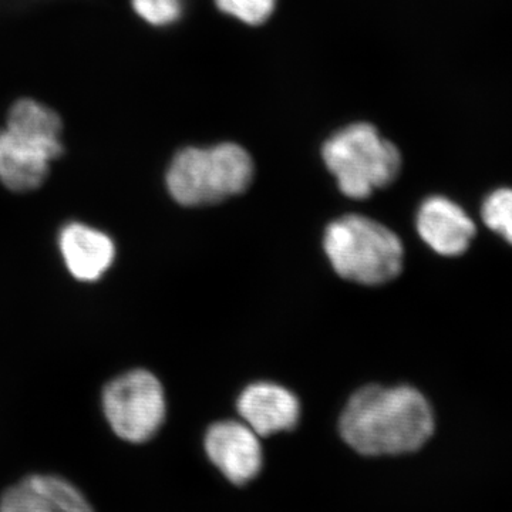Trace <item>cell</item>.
Here are the masks:
<instances>
[{
  "instance_id": "obj_3",
  "label": "cell",
  "mask_w": 512,
  "mask_h": 512,
  "mask_svg": "<svg viewBox=\"0 0 512 512\" xmlns=\"http://www.w3.org/2000/svg\"><path fill=\"white\" fill-rule=\"evenodd\" d=\"M254 161L244 148L224 143L210 148H185L167 171L171 197L185 207L218 204L247 191Z\"/></svg>"
},
{
  "instance_id": "obj_4",
  "label": "cell",
  "mask_w": 512,
  "mask_h": 512,
  "mask_svg": "<svg viewBox=\"0 0 512 512\" xmlns=\"http://www.w3.org/2000/svg\"><path fill=\"white\" fill-rule=\"evenodd\" d=\"M322 157L338 180L339 190L353 200H365L387 187L400 173L402 157L372 124L343 128L326 141Z\"/></svg>"
},
{
  "instance_id": "obj_13",
  "label": "cell",
  "mask_w": 512,
  "mask_h": 512,
  "mask_svg": "<svg viewBox=\"0 0 512 512\" xmlns=\"http://www.w3.org/2000/svg\"><path fill=\"white\" fill-rule=\"evenodd\" d=\"M218 9L247 25H262L274 13L276 0H215Z\"/></svg>"
},
{
  "instance_id": "obj_1",
  "label": "cell",
  "mask_w": 512,
  "mask_h": 512,
  "mask_svg": "<svg viewBox=\"0 0 512 512\" xmlns=\"http://www.w3.org/2000/svg\"><path fill=\"white\" fill-rule=\"evenodd\" d=\"M434 431L426 397L410 386H366L340 416L343 440L363 456H396L419 450Z\"/></svg>"
},
{
  "instance_id": "obj_9",
  "label": "cell",
  "mask_w": 512,
  "mask_h": 512,
  "mask_svg": "<svg viewBox=\"0 0 512 512\" xmlns=\"http://www.w3.org/2000/svg\"><path fill=\"white\" fill-rule=\"evenodd\" d=\"M239 416L259 437L295 429L301 416L298 397L274 383H255L241 393Z\"/></svg>"
},
{
  "instance_id": "obj_5",
  "label": "cell",
  "mask_w": 512,
  "mask_h": 512,
  "mask_svg": "<svg viewBox=\"0 0 512 512\" xmlns=\"http://www.w3.org/2000/svg\"><path fill=\"white\" fill-rule=\"evenodd\" d=\"M104 414L114 433L130 443L156 436L165 419L163 386L147 370L117 377L103 394Z\"/></svg>"
},
{
  "instance_id": "obj_10",
  "label": "cell",
  "mask_w": 512,
  "mask_h": 512,
  "mask_svg": "<svg viewBox=\"0 0 512 512\" xmlns=\"http://www.w3.org/2000/svg\"><path fill=\"white\" fill-rule=\"evenodd\" d=\"M421 239L437 254L457 256L470 247L476 225L463 208L444 197H431L421 204L417 214Z\"/></svg>"
},
{
  "instance_id": "obj_6",
  "label": "cell",
  "mask_w": 512,
  "mask_h": 512,
  "mask_svg": "<svg viewBox=\"0 0 512 512\" xmlns=\"http://www.w3.org/2000/svg\"><path fill=\"white\" fill-rule=\"evenodd\" d=\"M62 151L60 140H46L5 128L0 131V180L9 190H35L46 180L49 164Z\"/></svg>"
},
{
  "instance_id": "obj_7",
  "label": "cell",
  "mask_w": 512,
  "mask_h": 512,
  "mask_svg": "<svg viewBox=\"0 0 512 512\" xmlns=\"http://www.w3.org/2000/svg\"><path fill=\"white\" fill-rule=\"evenodd\" d=\"M258 437L248 424L220 421L208 429L205 450L229 481L242 485L258 476L264 463Z\"/></svg>"
},
{
  "instance_id": "obj_11",
  "label": "cell",
  "mask_w": 512,
  "mask_h": 512,
  "mask_svg": "<svg viewBox=\"0 0 512 512\" xmlns=\"http://www.w3.org/2000/svg\"><path fill=\"white\" fill-rule=\"evenodd\" d=\"M60 249L67 268L80 281H96L113 264L116 249L103 232L70 224L60 234Z\"/></svg>"
},
{
  "instance_id": "obj_14",
  "label": "cell",
  "mask_w": 512,
  "mask_h": 512,
  "mask_svg": "<svg viewBox=\"0 0 512 512\" xmlns=\"http://www.w3.org/2000/svg\"><path fill=\"white\" fill-rule=\"evenodd\" d=\"M133 8L146 22L154 26L174 23L183 12L181 0H131Z\"/></svg>"
},
{
  "instance_id": "obj_12",
  "label": "cell",
  "mask_w": 512,
  "mask_h": 512,
  "mask_svg": "<svg viewBox=\"0 0 512 512\" xmlns=\"http://www.w3.org/2000/svg\"><path fill=\"white\" fill-rule=\"evenodd\" d=\"M481 215L488 228L493 229L512 245V190L510 188H503L488 195Z\"/></svg>"
},
{
  "instance_id": "obj_2",
  "label": "cell",
  "mask_w": 512,
  "mask_h": 512,
  "mask_svg": "<svg viewBox=\"0 0 512 512\" xmlns=\"http://www.w3.org/2000/svg\"><path fill=\"white\" fill-rule=\"evenodd\" d=\"M323 249L336 274L356 284H387L400 275L404 249L389 228L362 215H346L326 228Z\"/></svg>"
},
{
  "instance_id": "obj_8",
  "label": "cell",
  "mask_w": 512,
  "mask_h": 512,
  "mask_svg": "<svg viewBox=\"0 0 512 512\" xmlns=\"http://www.w3.org/2000/svg\"><path fill=\"white\" fill-rule=\"evenodd\" d=\"M0 512H94L82 491L57 476H30L0 498Z\"/></svg>"
}]
</instances>
